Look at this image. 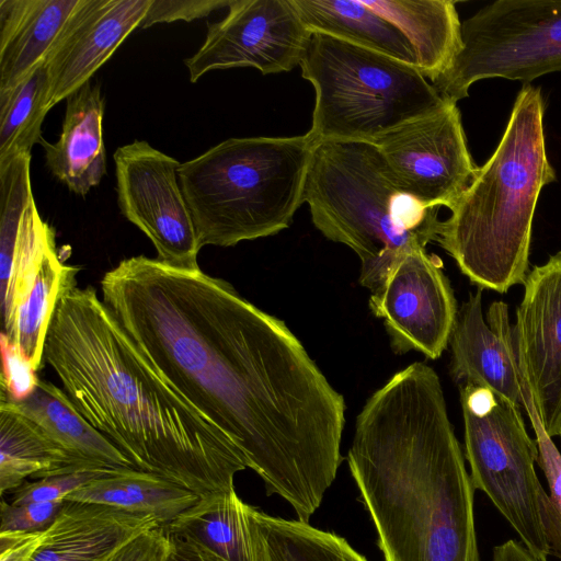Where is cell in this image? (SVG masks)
<instances>
[{"instance_id":"obj_23","label":"cell","mask_w":561,"mask_h":561,"mask_svg":"<svg viewBox=\"0 0 561 561\" xmlns=\"http://www.w3.org/2000/svg\"><path fill=\"white\" fill-rule=\"evenodd\" d=\"M201 499L198 494L163 477L138 469H124L77 489L66 501L148 514L165 527Z\"/></svg>"},{"instance_id":"obj_21","label":"cell","mask_w":561,"mask_h":561,"mask_svg":"<svg viewBox=\"0 0 561 561\" xmlns=\"http://www.w3.org/2000/svg\"><path fill=\"white\" fill-rule=\"evenodd\" d=\"M397 26L412 47L416 68L432 82L461 49V23L449 0H364Z\"/></svg>"},{"instance_id":"obj_28","label":"cell","mask_w":561,"mask_h":561,"mask_svg":"<svg viewBox=\"0 0 561 561\" xmlns=\"http://www.w3.org/2000/svg\"><path fill=\"white\" fill-rule=\"evenodd\" d=\"M46 62L11 91L0 95V169L41 144L42 124L48 112Z\"/></svg>"},{"instance_id":"obj_24","label":"cell","mask_w":561,"mask_h":561,"mask_svg":"<svg viewBox=\"0 0 561 561\" xmlns=\"http://www.w3.org/2000/svg\"><path fill=\"white\" fill-rule=\"evenodd\" d=\"M90 469L54 444L10 401L0 398V492L15 491L27 478Z\"/></svg>"},{"instance_id":"obj_32","label":"cell","mask_w":561,"mask_h":561,"mask_svg":"<svg viewBox=\"0 0 561 561\" xmlns=\"http://www.w3.org/2000/svg\"><path fill=\"white\" fill-rule=\"evenodd\" d=\"M65 501L14 505L1 502L0 533H37L47 529L62 510Z\"/></svg>"},{"instance_id":"obj_34","label":"cell","mask_w":561,"mask_h":561,"mask_svg":"<svg viewBox=\"0 0 561 561\" xmlns=\"http://www.w3.org/2000/svg\"><path fill=\"white\" fill-rule=\"evenodd\" d=\"M167 538L165 527H151L129 539L103 561H161Z\"/></svg>"},{"instance_id":"obj_25","label":"cell","mask_w":561,"mask_h":561,"mask_svg":"<svg viewBox=\"0 0 561 561\" xmlns=\"http://www.w3.org/2000/svg\"><path fill=\"white\" fill-rule=\"evenodd\" d=\"M254 561H368L346 539L248 504Z\"/></svg>"},{"instance_id":"obj_15","label":"cell","mask_w":561,"mask_h":561,"mask_svg":"<svg viewBox=\"0 0 561 561\" xmlns=\"http://www.w3.org/2000/svg\"><path fill=\"white\" fill-rule=\"evenodd\" d=\"M151 0H83L46 61L49 111L90 81L145 20Z\"/></svg>"},{"instance_id":"obj_13","label":"cell","mask_w":561,"mask_h":561,"mask_svg":"<svg viewBox=\"0 0 561 561\" xmlns=\"http://www.w3.org/2000/svg\"><path fill=\"white\" fill-rule=\"evenodd\" d=\"M443 263L426 250L403 255L385 284L369 298L371 312L382 319L397 354L419 351L440 357L456 322L457 302Z\"/></svg>"},{"instance_id":"obj_14","label":"cell","mask_w":561,"mask_h":561,"mask_svg":"<svg viewBox=\"0 0 561 561\" xmlns=\"http://www.w3.org/2000/svg\"><path fill=\"white\" fill-rule=\"evenodd\" d=\"M513 337L519 370L550 437L561 420V251L524 282Z\"/></svg>"},{"instance_id":"obj_10","label":"cell","mask_w":561,"mask_h":561,"mask_svg":"<svg viewBox=\"0 0 561 561\" xmlns=\"http://www.w3.org/2000/svg\"><path fill=\"white\" fill-rule=\"evenodd\" d=\"M113 158L121 213L150 239L159 261L199 268L202 248L179 181L181 163L145 140L118 147Z\"/></svg>"},{"instance_id":"obj_30","label":"cell","mask_w":561,"mask_h":561,"mask_svg":"<svg viewBox=\"0 0 561 561\" xmlns=\"http://www.w3.org/2000/svg\"><path fill=\"white\" fill-rule=\"evenodd\" d=\"M117 471L119 470H79L42 478L35 482H25L14 491L11 503L23 505L38 502L65 501L77 489Z\"/></svg>"},{"instance_id":"obj_22","label":"cell","mask_w":561,"mask_h":561,"mask_svg":"<svg viewBox=\"0 0 561 561\" xmlns=\"http://www.w3.org/2000/svg\"><path fill=\"white\" fill-rule=\"evenodd\" d=\"M305 25L416 67L404 35L364 0H290Z\"/></svg>"},{"instance_id":"obj_11","label":"cell","mask_w":561,"mask_h":561,"mask_svg":"<svg viewBox=\"0 0 561 561\" xmlns=\"http://www.w3.org/2000/svg\"><path fill=\"white\" fill-rule=\"evenodd\" d=\"M227 15L208 23L201 48L184 64L191 82L211 70L253 67L263 75L299 66L312 32L290 0H231Z\"/></svg>"},{"instance_id":"obj_37","label":"cell","mask_w":561,"mask_h":561,"mask_svg":"<svg viewBox=\"0 0 561 561\" xmlns=\"http://www.w3.org/2000/svg\"><path fill=\"white\" fill-rule=\"evenodd\" d=\"M559 437H560V439H561V420H560Z\"/></svg>"},{"instance_id":"obj_6","label":"cell","mask_w":561,"mask_h":561,"mask_svg":"<svg viewBox=\"0 0 561 561\" xmlns=\"http://www.w3.org/2000/svg\"><path fill=\"white\" fill-rule=\"evenodd\" d=\"M317 144L308 133L230 138L181 163L179 181L201 248L232 247L288 228L305 203Z\"/></svg>"},{"instance_id":"obj_19","label":"cell","mask_w":561,"mask_h":561,"mask_svg":"<svg viewBox=\"0 0 561 561\" xmlns=\"http://www.w3.org/2000/svg\"><path fill=\"white\" fill-rule=\"evenodd\" d=\"M103 116L100 85L89 81L66 99L58 140L41 141L48 170L77 195L85 196L106 173Z\"/></svg>"},{"instance_id":"obj_26","label":"cell","mask_w":561,"mask_h":561,"mask_svg":"<svg viewBox=\"0 0 561 561\" xmlns=\"http://www.w3.org/2000/svg\"><path fill=\"white\" fill-rule=\"evenodd\" d=\"M165 528L224 561H254L248 504L234 489L202 497Z\"/></svg>"},{"instance_id":"obj_27","label":"cell","mask_w":561,"mask_h":561,"mask_svg":"<svg viewBox=\"0 0 561 561\" xmlns=\"http://www.w3.org/2000/svg\"><path fill=\"white\" fill-rule=\"evenodd\" d=\"M77 271L64 264L57 251L49 254L31 290L2 330L36 371L45 363L44 346L58 300L68 288L77 285Z\"/></svg>"},{"instance_id":"obj_35","label":"cell","mask_w":561,"mask_h":561,"mask_svg":"<svg viewBox=\"0 0 561 561\" xmlns=\"http://www.w3.org/2000/svg\"><path fill=\"white\" fill-rule=\"evenodd\" d=\"M167 533V545L161 561H224L202 546L168 530Z\"/></svg>"},{"instance_id":"obj_36","label":"cell","mask_w":561,"mask_h":561,"mask_svg":"<svg viewBox=\"0 0 561 561\" xmlns=\"http://www.w3.org/2000/svg\"><path fill=\"white\" fill-rule=\"evenodd\" d=\"M492 561H541L520 541L510 539L493 548Z\"/></svg>"},{"instance_id":"obj_7","label":"cell","mask_w":561,"mask_h":561,"mask_svg":"<svg viewBox=\"0 0 561 561\" xmlns=\"http://www.w3.org/2000/svg\"><path fill=\"white\" fill-rule=\"evenodd\" d=\"M299 66L316 92L308 134L317 142H375L445 101L415 66L320 32Z\"/></svg>"},{"instance_id":"obj_29","label":"cell","mask_w":561,"mask_h":561,"mask_svg":"<svg viewBox=\"0 0 561 561\" xmlns=\"http://www.w3.org/2000/svg\"><path fill=\"white\" fill-rule=\"evenodd\" d=\"M523 387L522 407L535 432L538 448L537 463L546 477L550 491L549 493L541 491L538 499L542 530L550 556L561 559V454L543 427L525 379Z\"/></svg>"},{"instance_id":"obj_17","label":"cell","mask_w":561,"mask_h":561,"mask_svg":"<svg viewBox=\"0 0 561 561\" xmlns=\"http://www.w3.org/2000/svg\"><path fill=\"white\" fill-rule=\"evenodd\" d=\"M159 525L148 514L65 500L27 561H103L139 533Z\"/></svg>"},{"instance_id":"obj_1","label":"cell","mask_w":561,"mask_h":561,"mask_svg":"<svg viewBox=\"0 0 561 561\" xmlns=\"http://www.w3.org/2000/svg\"><path fill=\"white\" fill-rule=\"evenodd\" d=\"M102 300L158 373L309 523L336 478L345 401L280 319L201 268L145 255L101 279Z\"/></svg>"},{"instance_id":"obj_9","label":"cell","mask_w":561,"mask_h":561,"mask_svg":"<svg viewBox=\"0 0 561 561\" xmlns=\"http://www.w3.org/2000/svg\"><path fill=\"white\" fill-rule=\"evenodd\" d=\"M462 46L450 68L432 82L457 103L489 78L524 84L561 71V0H497L461 23Z\"/></svg>"},{"instance_id":"obj_16","label":"cell","mask_w":561,"mask_h":561,"mask_svg":"<svg viewBox=\"0 0 561 561\" xmlns=\"http://www.w3.org/2000/svg\"><path fill=\"white\" fill-rule=\"evenodd\" d=\"M486 320L482 313V289L471 293L457 312L449 339L450 375L460 385L473 383L523 408V375L519 370L508 308L493 302Z\"/></svg>"},{"instance_id":"obj_5","label":"cell","mask_w":561,"mask_h":561,"mask_svg":"<svg viewBox=\"0 0 561 561\" xmlns=\"http://www.w3.org/2000/svg\"><path fill=\"white\" fill-rule=\"evenodd\" d=\"M305 203L327 239L358 255L359 283L370 294L385 284L403 255L436 242L438 208L426 206L400 185L374 142H318Z\"/></svg>"},{"instance_id":"obj_18","label":"cell","mask_w":561,"mask_h":561,"mask_svg":"<svg viewBox=\"0 0 561 561\" xmlns=\"http://www.w3.org/2000/svg\"><path fill=\"white\" fill-rule=\"evenodd\" d=\"M83 0H0V95L45 64Z\"/></svg>"},{"instance_id":"obj_33","label":"cell","mask_w":561,"mask_h":561,"mask_svg":"<svg viewBox=\"0 0 561 561\" xmlns=\"http://www.w3.org/2000/svg\"><path fill=\"white\" fill-rule=\"evenodd\" d=\"M231 0H151L141 27L156 23L173 21H193L210 14L213 11L228 7Z\"/></svg>"},{"instance_id":"obj_4","label":"cell","mask_w":561,"mask_h":561,"mask_svg":"<svg viewBox=\"0 0 561 561\" xmlns=\"http://www.w3.org/2000/svg\"><path fill=\"white\" fill-rule=\"evenodd\" d=\"M540 88L524 84L489 160L439 221L436 242L480 289L524 284L541 190L556 181L546 153Z\"/></svg>"},{"instance_id":"obj_2","label":"cell","mask_w":561,"mask_h":561,"mask_svg":"<svg viewBox=\"0 0 561 561\" xmlns=\"http://www.w3.org/2000/svg\"><path fill=\"white\" fill-rule=\"evenodd\" d=\"M44 362L80 413L141 471L201 497L234 489L237 446L158 373L93 287L68 288Z\"/></svg>"},{"instance_id":"obj_12","label":"cell","mask_w":561,"mask_h":561,"mask_svg":"<svg viewBox=\"0 0 561 561\" xmlns=\"http://www.w3.org/2000/svg\"><path fill=\"white\" fill-rule=\"evenodd\" d=\"M374 144L400 185L428 207L450 210L478 170L467 146L460 111L449 100Z\"/></svg>"},{"instance_id":"obj_3","label":"cell","mask_w":561,"mask_h":561,"mask_svg":"<svg viewBox=\"0 0 561 561\" xmlns=\"http://www.w3.org/2000/svg\"><path fill=\"white\" fill-rule=\"evenodd\" d=\"M347 463L386 561H480L476 489L431 366L409 365L366 401Z\"/></svg>"},{"instance_id":"obj_8","label":"cell","mask_w":561,"mask_h":561,"mask_svg":"<svg viewBox=\"0 0 561 561\" xmlns=\"http://www.w3.org/2000/svg\"><path fill=\"white\" fill-rule=\"evenodd\" d=\"M460 403L465 458L474 489L491 500L536 558L548 561L538 503L543 488L535 470L538 448L520 408L473 383L460 385Z\"/></svg>"},{"instance_id":"obj_20","label":"cell","mask_w":561,"mask_h":561,"mask_svg":"<svg viewBox=\"0 0 561 561\" xmlns=\"http://www.w3.org/2000/svg\"><path fill=\"white\" fill-rule=\"evenodd\" d=\"M11 403L54 444L84 467L136 469L106 436L89 423L67 392L56 385L39 380L30 397Z\"/></svg>"},{"instance_id":"obj_31","label":"cell","mask_w":561,"mask_h":561,"mask_svg":"<svg viewBox=\"0 0 561 561\" xmlns=\"http://www.w3.org/2000/svg\"><path fill=\"white\" fill-rule=\"evenodd\" d=\"M2 374L0 397L20 402L36 389L39 378L28 359L9 337L1 332Z\"/></svg>"}]
</instances>
